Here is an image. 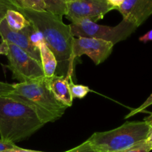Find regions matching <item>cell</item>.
<instances>
[{
    "mask_svg": "<svg viewBox=\"0 0 152 152\" xmlns=\"http://www.w3.org/2000/svg\"><path fill=\"white\" fill-rule=\"evenodd\" d=\"M45 125L29 105L7 96H0V140L13 143L20 142Z\"/></svg>",
    "mask_w": 152,
    "mask_h": 152,
    "instance_id": "cell-1",
    "label": "cell"
},
{
    "mask_svg": "<svg viewBox=\"0 0 152 152\" xmlns=\"http://www.w3.org/2000/svg\"><path fill=\"white\" fill-rule=\"evenodd\" d=\"M18 11L42 34L46 45L53 52L57 62H70L74 39L70 25L64 23L62 18L46 10L19 8Z\"/></svg>",
    "mask_w": 152,
    "mask_h": 152,
    "instance_id": "cell-2",
    "label": "cell"
},
{
    "mask_svg": "<svg viewBox=\"0 0 152 152\" xmlns=\"http://www.w3.org/2000/svg\"><path fill=\"white\" fill-rule=\"evenodd\" d=\"M13 85L14 91L7 96L32 107L45 124L59 120L65 114L67 107L55 97L46 77Z\"/></svg>",
    "mask_w": 152,
    "mask_h": 152,
    "instance_id": "cell-3",
    "label": "cell"
},
{
    "mask_svg": "<svg viewBox=\"0 0 152 152\" xmlns=\"http://www.w3.org/2000/svg\"><path fill=\"white\" fill-rule=\"evenodd\" d=\"M151 129L144 120L126 122L117 129L95 132L88 140L96 152H126L145 141Z\"/></svg>",
    "mask_w": 152,
    "mask_h": 152,
    "instance_id": "cell-4",
    "label": "cell"
},
{
    "mask_svg": "<svg viewBox=\"0 0 152 152\" xmlns=\"http://www.w3.org/2000/svg\"><path fill=\"white\" fill-rule=\"evenodd\" d=\"M70 26L74 37L98 39L110 42L114 45L126 40L137 29L134 24L124 19L116 26L99 25L88 19L71 23Z\"/></svg>",
    "mask_w": 152,
    "mask_h": 152,
    "instance_id": "cell-5",
    "label": "cell"
},
{
    "mask_svg": "<svg viewBox=\"0 0 152 152\" xmlns=\"http://www.w3.org/2000/svg\"><path fill=\"white\" fill-rule=\"evenodd\" d=\"M8 68L13 74V78L19 83H28L44 78L41 62L31 57L29 54L15 45L8 43Z\"/></svg>",
    "mask_w": 152,
    "mask_h": 152,
    "instance_id": "cell-6",
    "label": "cell"
},
{
    "mask_svg": "<svg viewBox=\"0 0 152 152\" xmlns=\"http://www.w3.org/2000/svg\"><path fill=\"white\" fill-rule=\"evenodd\" d=\"M114 45L112 43L102 39L88 37L74 38L68 69H74L75 59L83 55L88 56L95 65H99L106 60L111 54Z\"/></svg>",
    "mask_w": 152,
    "mask_h": 152,
    "instance_id": "cell-7",
    "label": "cell"
},
{
    "mask_svg": "<svg viewBox=\"0 0 152 152\" xmlns=\"http://www.w3.org/2000/svg\"><path fill=\"white\" fill-rule=\"evenodd\" d=\"M112 10L106 0H71L68 3L65 16L71 23L83 19L96 22Z\"/></svg>",
    "mask_w": 152,
    "mask_h": 152,
    "instance_id": "cell-8",
    "label": "cell"
},
{
    "mask_svg": "<svg viewBox=\"0 0 152 152\" xmlns=\"http://www.w3.org/2000/svg\"><path fill=\"white\" fill-rule=\"evenodd\" d=\"M33 28L34 25L31 23V25L22 29V31H13L9 28L4 19L0 24V37L3 41L18 46L19 48L22 49L24 51L29 54L31 57L41 62L39 50L38 48L33 46L30 42L29 36Z\"/></svg>",
    "mask_w": 152,
    "mask_h": 152,
    "instance_id": "cell-9",
    "label": "cell"
},
{
    "mask_svg": "<svg viewBox=\"0 0 152 152\" xmlns=\"http://www.w3.org/2000/svg\"><path fill=\"white\" fill-rule=\"evenodd\" d=\"M117 10L123 19L139 28L152 15V0H124Z\"/></svg>",
    "mask_w": 152,
    "mask_h": 152,
    "instance_id": "cell-10",
    "label": "cell"
},
{
    "mask_svg": "<svg viewBox=\"0 0 152 152\" xmlns=\"http://www.w3.org/2000/svg\"><path fill=\"white\" fill-rule=\"evenodd\" d=\"M73 72L67 71L65 76L53 75L50 78H47L50 91L57 100L62 102L67 108L72 105L73 98L70 92L69 82L72 78Z\"/></svg>",
    "mask_w": 152,
    "mask_h": 152,
    "instance_id": "cell-11",
    "label": "cell"
},
{
    "mask_svg": "<svg viewBox=\"0 0 152 152\" xmlns=\"http://www.w3.org/2000/svg\"><path fill=\"white\" fill-rule=\"evenodd\" d=\"M40 54V60L42 67L45 77L50 78L55 75L58 62L53 52L50 50L45 43H43L39 48Z\"/></svg>",
    "mask_w": 152,
    "mask_h": 152,
    "instance_id": "cell-12",
    "label": "cell"
},
{
    "mask_svg": "<svg viewBox=\"0 0 152 152\" xmlns=\"http://www.w3.org/2000/svg\"><path fill=\"white\" fill-rule=\"evenodd\" d=\"M5 20L9 28L16 31H22L31 25V22L16 10H9L6 13Z\"/></svg>",
    "mask_w": 152,
    "mask_h": 152,
    "instance_id": "cell-13",
    "label": "cell"
},
{
    "mask_svg": "<svg viewBox=\"0 0 152 152\" xmlns=\"http://www.w3.org/2000/svg\"><path fill=\"white\" fill-rule=\"evenodd\" d=\"M71 0H44L45 8L47 12L62 18L66 15L68 3Z\"/></svg>",
    "mask_w": 152,
    "mask_h": 152,
    "instance_id": "cell-14",
    "label": "cell"
},
{
    "mask_svg": "<svg viewBox=\"0 0 152 152\" xmlns=\"http://www.w3.org/2000/svg\"><path fill=\"white\" fill-rule=\"evenodd\" d=\"M19 8L45 10L44 0H13Z\"/></svg>",
    "mask_w": 152,
    "mask_h": 152,
    "instance_id": "cell-15",
    "label": "cell"
},
{
    "mask_svg": "<svg viewBox=\"0 0 152 152\" xmlns=\"http://www.w3.org/2000/svg\"><path fill=\"white\" fill-rule=\"evenodd\" d=\"M70 92H71V96L73 99L77 98V99H83L84 98L89 92H91V89L89 87L83 85H77L74 83L72 81V78L70 80L69 82Z\"/></svg>",
    "mask_w": 152,
    "mask_h": 152,
    "instance_id": "cell-16",
    "label": "cell"
},
{
    "mask_svg": "<svg viewBox=\"0 0 152 152\" xmlns=\"http://www.w3.org/2000/svg\"><path fill=\"white\" fill-rule=\"evenodd\" d=\"M9 10H19V7L10 0H0V24L5 19L7 12Z\"/></svg>",
    "mask_w": 152,
    "mask_h": 152,
    "instance_id": "cell-17",
    "label": "cell"
},
{
    "mask_svg": "<svg viewBox=\"0 0 152 152\" xmlns=\"http://www.w3.org/2000/svg\"><path fill=\"white\" fill-rule=\"evenodd\" d=\"M29 39L31 45L38 49L41 45H42L43 43H45L42 34L39 31H38L34 26L31 31V34H30Z\"/></svg>",
    "mask_w": 152,
    "mask_h": 152,
    "instance_id": "cell-18",
    "label": "cell"
},
{
    "mask_svg": "<svg viewBox=\"0 0 152 152\" xmlns=\"http://www.w3.org/2000/svg\"><path fill=\"white\" fill-rule=\"evenodd\" d=\"M152 105V94L150 95L149 96H148V98H147L146 100H145V102H144L143 103L140 105V106H139L138 108H135V109L132 110L131 112H129V114H128L125 117V119H129V118H130V117L134 116L135 114H139V113L144 112V111H145V109H146L148 107H149L150 105Z\"/></svg>",
    "mask_w": 152,
    "mask_h": 152,
    "instance_id": "cell-19",
    "label": "cell"
},
{
    "mask_svg": "<svg viewBox=\"0 0 152 152\" xmlns=\"http://www.w3.org/2000/svg\"><path fill=\"white\" fill-rule=\"evenodd\" d=\"M65 152H96V150L93 148L91 144L90 143L88 140H86L83 142V143L79 145L78 146L75 147V148L70 149L68 151Z\"/></svg>",
    "mask_w": 152,
    "mask_h": 152,
    "instance_id": "cell-20",
    "label": "cell"
},
{
    "mask_svg": "<svg viewBox=\"0 0 152 152\" xmlns=\"http://www.w3.org/2000/svg\"><path fill=\"white\" fill-rule=\"evenodd\" d=\"M14 91V85L0 82V96H8Z\"/></svg>",
    "mask_w": 152,
    "mask_h": 152,
    "instance_id": "cell-21",
    "label": "cell"
},
{
    "mask_svg": "<svg viewBox=\"0 0 152 152\" xmlns=\"http://www.w3.org/2000/svg\"><path fill=\"white\" fill-rule=\"evenodd\" d=\"M151 151V149L145 140L136 145L135 146L132 147V148H130L126 152H150Z\"/></svg>",
    "mask_w": 152,
    "mask_h": 152,
    "instance_id": "cell-22",
    "label": "cell"
},
{
    "mask_svg": "<svg viewBox=\"0 0 152 152\" xmlns=\"http://www.w3.org/2000/svg\"><path fill=\"white\" fill-rule=\"evenodd\" d=\"M17 145L13 142H9L3 141L0 140V152H2L6 151V150L11 149V148H16Z\"/></svg>",
    "mask_w": 152,
    "mask_h": 152,
    "instance_id": "cell-23",
    "label": "cell"
},
{
    "mask_svg": "<svg viewBox=\"0 0 152 152\" xmlns=\"http://www.w3.org/2000/svg\"><path fill=\"white\" fill-rule=\"evenodd\" d=\"M123 1L124 0H106V2L114 10H117L122 5V4L123 3Z\"/></svg>",
    "mask_w": 152,
    "mask_h": 152,
    "instance_id": "cell-24",
    "label": "cell"
},
{
    "mask_svg": "<svg viewBox=\"0 0 152 152\" xmlns=\"http://www.w3.org/2000/svg\"><path fill=\"white\" fill-rule=\"evenodd\" d=\"M139 40L142 42L146 43L148 42L152 41V29L151 31H148L146 34H145L144 35H142V37H140L139 38Z\"/></svg>",
    "mask_w": 152,
    "mask_h": 152,
    "instance_id": "cell-25",
    "label": "cell"
},
{
    "mask_svg": "<svg viewBox=\"0 0 152 152\" xmlns=\"http://www.w3.org/2000/svg\"><path fill=\"white\" fill-rule=\"evenodd\" d=\"M8 52V44L7 42L1 40L0 43V55H7Z\"/></svg>",
    "mask_w": 152,
    "mask_h": 152,
    "instance_id": "cell-26",
    "label": "cell"
},
{
    "mask_svg": "<svg viewBox=\"0 0 152 152\" xmlns=\"http://www.w3.org/2000/svg\"><path fill=\"white\" fill-rule=\"evenodd\" d=\"M2 152H45V151H34V150H29V149H25V148H19V147L16 146V148H11V149L6 150V151Z\"/></svg>",
    "mask_w": 152,
    "mask_h": 152,
    "instance_id": "cell-27",
    "label": "cell"
},
{
    "mask_svg": "<svg viewBox=\"0 0 152 152\" xmlns=\"http://www.w3.org/2000/svg\"><path fill=\"white\" fill-rule=\"evenodd\" d=\"M145 142L148 144V146L150 147V148L152 150V128L150 130L149 133H148V137H147L146 140H145Z\"/></svg>",
    "mask_w": 152,
    "mask_h": 152,
    "instance_id": "cell-28",
    "label": "cell"
},
{
    "mask_svg": "<svg viewBox=\"0 0 152 152\" xmlns=\"http://www.w3.org/2000/svg\"><path fill=\"white\" fill-rule=\"evenodd\" d=\"M144 121H145L150 127L152 128V113H150L149 115L144 119Z\"/></svg>",
    "mask_w": 152,
    "mask_h": 152,
    "instance_id": "cell-29",
    "label": "cell"
},
{
    "mask_svg": "<svg viewBox=\"0 0 152 152\" xmlns=\"http://www.w3.org/2000/svg\"><path fill=\"white\" fill-rule=\"evenodd\" d=\"M10 1H13V2L14 3V4H15V2H14V1H13V0H10ZM16 6H17V5H16ZM17 7H18V6H17Z\"/></svg>",
    "mask_w": 152,
    "mask_h": 152,
    "instance_id": "cell-30",
    "label": "cell"
}]
</instances>
